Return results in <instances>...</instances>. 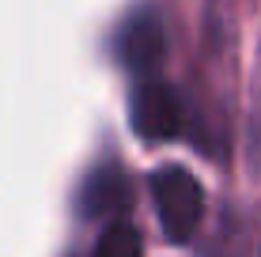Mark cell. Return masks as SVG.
I'll use <instances>...</instances> for the list:
<instances>
[{"instance_id": "cell-1", "label": "cell", "mask_w": 261, "mask_h": 257, "mask_svg": "<svg viewBox=\"0 0 261 257\" xmlns=\"http://www.w3.org/2000/svg\"><path fill=\"white\" fill-rule=\"evenodd\" d=\"M151 201H155V216L163 223V231L174 242H190L204 216L201 182L182 166H159L151 174Z\"/></svg>"}, {"instance_id": "cell-2", "label": "cell", "mask_w": 261, "mask_h": 257, "mask_svg": "<svg viewBox=\"0 0 261 257\" xmlns=\"http://www.w3.org/2000/svg\"><path fill=\"white\" fill-rule=\"evenodd\" d=\"M114 53L129 72L137 76H151L159 65H163V53H167V31L163 19H159L155 8H137V12L125 15V23L114 34Z\"/></svg>"}, {"instance_id": "cell-3", "label": "cell", "mask_w": 261, "mask_h": 257, "mask_svg": "<svg viewBox=\"0 0 261 257\" xmlns=\"http://www.w3.org/2000/svg\"><path fill=\"white\" fill-rule=\"evenodd\" d=\"M133 129L144 140H170L182 132V99L163 79H144L133 95Z\"/></svg>"}, {"instance_id": "cell-4", "label": "cell", "mask_w": 261, "mask_h": 257, "mask_svg": "<svg viewBox=\"0 0 261 257\" xmlns=\"http://www.w3.org/2000/svg\"><path fill=\"white\" fill-rule=\"evenodd\" d=\"M129 205V182L121 178V170H110V166H98L95 174H87L84 189H80V208L84 216H114Z\"/></svg>"}, {"instance_id": "cell-5", "label": "cell", "mask_w": 261, "mask_h": 257, "mask_svg": "<svg viewBox=\"0 0 261 257\" xmlns=\"http://www.w3.org/2000/svg\"><path fill=\"white\" fill-rule=\"evenodd\" d=\"M140 250H144L140 231L129 219H114L95 242V257H140Z\"/></svg>"}]
</instances>
